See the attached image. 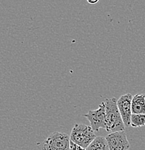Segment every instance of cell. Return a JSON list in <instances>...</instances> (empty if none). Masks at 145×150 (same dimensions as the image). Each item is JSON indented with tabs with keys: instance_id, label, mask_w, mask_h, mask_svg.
Instances as JSON below:
<instances>
[{
	"instance_id": "3",
	"label": "cell",
	"mask_w": 145,
	"mask_h": 150,
	"mask_svg": "<svg viewBox=\"0 0 145 150\" xmlns=\"http://www.w3.org/2000/svg\"><path fill=\"white\" fill-rule=\"evenodd\" d=\"M70 141L66 134L55 131L44 141V150H70Z\"/></svg>"
},
{
	"instance_id": "1",
	"label": "cell",
	"mask_w": 145,
	"mask_h": 150,
	"mask_svg": "<svg viewBox=\"0 0 145 150\" xmlns=\"http://www.w3.org/2000/svg\"><path fill=\"white\" fill-rule=\"evenodd\" d=\"M104 102L105 104V115H106L105 130L107 132L110 134L117 131H125L126 126L118 108L116 98H106Z\"/></svg>"
},
{
	"instance_id": "11",
	"label": "cell",
	"mask_w": 145,
	"mask_h": 150,
	"mask_svg": "<svg viewBox=\"0 0 145 150\" xmlns=\"http://www.w3.org/2000/svg\"><path fill=\"white\" fill-rule=\"evenodd\" d=\"M87 1L91 4H95L96 3H98L99 1V0H87Z\"/></svg>"
},
{
	"instance_id": "7",
	"label": "cell",
	"mask_w": 145,
	"mask_h": 150,
	"mask_svg": "<svg viewBox=\"0 0 145 150\" xmlns=\"http://www.w3.org/2000/svg\"><path fill=\"white\" fill-rule=\"evenodd\" d=\"M132 114H145V94H137L132 103Z\"/></svg>"
},
{
	"instance_id": "9",
	"label": "cell",
	"mask_w": 145,
	"mask_h": 150,
	"mask_svg": "<svg viewBox=\"0 0 145 150\" xmlns=\"http://www.w3.org/2000/svg\"><path fill=\"white\" fill-rule=\"evenodd\" d=\"M131 126L134 128L145 126V114H132L131 117Z\"/></svg>"
},
{
	"instance_id": "10",
	"label": "cell",
	"mask_w": 145,
	"mask_h": 150,
	"mask_svg": "<svg viewBox=\"0 0 145 150\" xmlns=\"http://www.w3.org/2000/svg\"><path fill=\"white\" fill-rule=\"evenodd\" d=\"M70 150H86V149L70 141Z\"/></svg>"
},
{
	"instance_id": "8",
	"label": "cell",
	"mask_w": 145,
	"mask_h": 150,
	"mask_svg": "<svg viewBox=\"0 0 145 150\" xmlns=\"http://www.w3.org/2000/svg\"><path fill=\"white\" fill-rule=\"evenodd\" d=\"M86 150H110L106 139L103 137H96Z\"/></svg>"
},
{
	"instance_id": "6",
	"label": "cell",
	"mask_w": 145,
	"mask_h": 150,
	"mask_svg": "<svg viewBox=\"0 0 145 150\" xmlns=\"http://www.w3.org/2000/svg\"><path fill=\"white\" fill-rule=\"evenodd\" d=\"M133 97L131 93H126L121 95L117 100L118 108L126 127L131 125V117L132 115V103Z\"/></svg>"
},
{
	"instance_id": "5",
	"label": "cell",
	"mask_w": 145,
	"mask_h": 150,
	"mask_svg": "<svg viewBox=\"0 0 145 150\" xmlns=\"http://www.w3.org/2000/svg\"><path fill=\"white\" fill-rule=\"evenodd\" d=\"M105 139L110 150H129L130 148L125 131L110 133Z\"/></svg>"
},
{
	"instance_id": "2",
	"label": "cell",
	"mask_w": 145,
	"mask_h": 150,
	"mask_svg": "<svg viewBox=\"0 0 145 150\" xmlns=\"http://www.w3.org/2000/svg\"><path fill=\"white\" fill-rule=\"evenodd\" d=\"M95 138V133L91 126L84 123H75L70 134V140L85 149Z\"/></svg>"
},
{
	"instance_id": "4",
	"label": "cell",
	"mask_w": 145,
	"mask_h": 150,
	"mask_svg": "<svg viewBox=\"0 0 145 150\" xmlns=\"http://www.w3.org/2000/svg\"><path fill=\"white\" fill-rule=\"evenodd\" d=\"M88 120L90 126L94 131L98 132L100 129H106V115L105 104L103 102L96 110H90L87 114L83 115Z\"/></svg>"
}]
</instances>
